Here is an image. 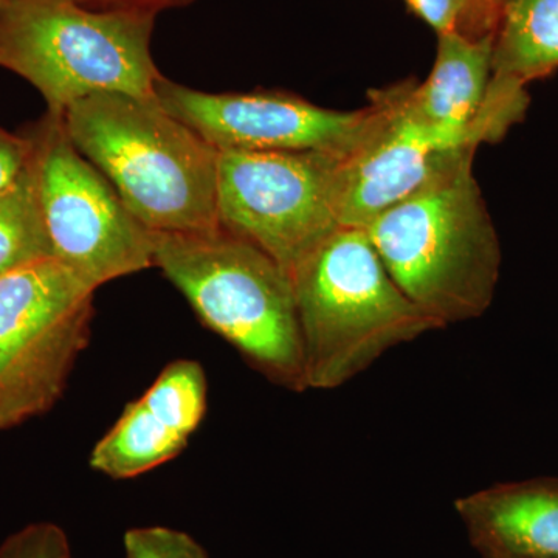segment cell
Wrapping results in <instances>:
<instances>
[{
  "mask_svg": "<svg viewBox=\"0 0 558 558\" xmlns=\"http://www.w3.org/2000/svg\"><path fill=\"white\" fill-rule=\"evenodd\" d=\"M95 10H137L159 13L161 10L186 5L191 0H76Z\"/></svg>",
  "mask_w": 558,
  "mask_h": 558,
  "instance_id": "obj_21",
  "label": "cell"
},
{
  "mask_svg": "<svg viewBox=\"0 0 558 558\" xmlns=\"http://www.w3.org/2000/svg\"><path fill=\"white\" fill-rule=\"evenodd\" d=\"M94 293L54 258L0 277V432L61 399L89 343Z\"/></svg>",
  "mask_w": 558,
  "mask_h": 558,
  "instance_id": "obj_6",
  "label": "cell"
},
{
  "mask_svg": "<svg viewBox=\"0 0 558 558\" xmlns=\"http://www.w3.org/2000/svg\"><path fill=\"white\" fill-rule=\"evenodd\" d=\"M422 21L427 22L438 35L457 32L459 21L458 0H405Z\"/></svg>",
  "mask_w": 558,
  "mask_h": 558,
  "instance_id": "obj_20",
  "label": "cell"
},
{
  "mask_svg": "<svg viewBox=\"0 0 558 558\" xmlns=\"http://www.w3.org/2000/svg\"><path fill=\"white\" fill-rule=\"evenodd\" d=\"M558 68V0H501L490 86L521 90Z\"/></svg>",
  "mask_w": 558,
  "mask_h": 558,
  "instance_id": "obj_14",
  "label": "cell"
},
{
  "mask_svg": "<svg viewBox=\"0 0 558 558\" xmlns=\"http://www.w3.org/2000/svg\"><path fill=\"white\" fill-rule=\"evenodd\" d=\"M154 267L253 368L281 387L306 389L292 279L277 260L218 229L154 233Z\"/></svg>",
  "mask_w": 558,
  "mask_h": 558,
  "instance_id": "obj_4",
  "label": "cell"
},
{
  "mask_svg": "<svg viewBox=\"0 0 558 558\" xmlns=\"http://www.w3.org/2000/svg\"><path fill=\"white\" fill-rule=\"evenodd\" d=\"M454 510L483 558H558V480L498 484Z\"/></svg>",
  "mask_w": 558,
  "mask_h": 558,
  "instance_id": "obj_13",
  "label": "cell"
},
{
  "mask_svg": "<svg viewBox=\"0 0 558 558\" xmlns=\"http://www.w3.org/2000/svg\"><path fill=\"white\" fill-rule=\"evenodd\" d=\"M341 156L325 150H219L220 229L252 242L290 277L341 227Z\"/></svg>",
  "mask_w": 558,
  "mask_h": 558,
  "instance_id": "obj_8",
  "label": "cell"
},
{
  "mask_svg": "<svg viewBox=\"0 0 558 558\" xmlns=\"http://www.w3.org/2000/svg\"><path fill=\"white\" fill-rule=\"evenodd\" d=\"M3 2H5V0H0V5H2Z\"/></svg>",
  "mask_w": 558,
  "mask_h": 558,
  "instance_id": "obj_22",
  "label": "cell"
},
{
  "mask_svg": "<svg viewBox=\"0 0 558 558\" xmlns=\"http://www.w3.org/2000/svg\"><path fill=\"white\" fill-rule=\"evenodd\" d=\"M473 156L365 227L396 284L440 328L483 315L497 289L501 250Z\"/></svg>",
  "mask_w": 558,
  "mask_h": 558,
  "instance_id": "obj_2",
  "label": "cell"
},
{
  "mask_svg": "<svg viewBox=\"0 0 558 558\" xmlns=\"http://www.w3.org/2000/svg\"><path fill=\"white\" fill-rule=\"evenodd\" d=\"M156 13L95 10L76 0H5L0 68L31 83L62 117L98 94L157 97L163 76L150 54Z\"/></svg>",
  "mask_w": 558,
  "mask_h": 558,
  "instance_id": "obj_5",
  "label": "cell"
},
{
  "mask_svg": "<svg viewBox=\"0 0 558 558\" xmlns=\"http://www.w3.org/2000/svg\"><path fill=\"white\" fill-rule=\"evenodd\" d=\"M494 35L469 38L438 35V53L428 78L409 83L411 116L450 149L476 150L486 142L480 120L492 81Z\"/></svg>",
  "mask_w": 558,
  "mask_h": 558,
  "instance_id": "obj_12",
  "label": "cell"
},
{
  "mask_svg": "<svg viewBox=\"0 0 558 558\" xmlns=\"http://www.w3.org/2000/svg\"><path fill=\"white\" fill-rule=\"evenodd\" d=\"M0 558H72V549L64 529L39 521L3 539Z\"/></svg>",
  "mask_w": 558,
  "mask_h": 558,
  "instance_id": "obj_17",
  "label": "cell"
},
{
  "mask_svg": "<svg viewBox=\"0 0 558 558\" xmlns=\"http://www.w3.org/2000/svg\"><path fill=\"white\" fill-rule=\"evenodd\" d=\"M208 384L196 360L171 362L90 453V468L112 480H132L178 457L207 411Z\"/></svg>",
  "mask_w": 558,
  "mask_h": 558,
  "instance_id": "obj_11",
  "label": "cell"
},
{
  "mask_svg": "<svg viewBox=\"0 0 558 558\" xmlns=\"http://www.w3.org/2000/svg\"><path fill=\"white\" fill-rule=\"evenodd\" d=\"M28 135L33 182L51 258L95 290L154 267L153 231L73 146L62 117L47 113Z\"/></svg>",
  "mask_w": 558,
  "mask_h": 558,
  "instance_id": "obj_7",
  "label": "cell"
},
{
  "mask_svg": "<svg viewBox=\"0 0 558 558\" xmlns=\"http://www.w3.org/2000/svg\"><path fill=\"white\" fill-rule=\"evenodd\" d=\"M409 83L374 92V119L354 148L340 157L337 213L341 227L365 229L472 149H450L407 106Z\"/></svg>",
  "mask_w": 558,
  "mask_h": 558,
  "instance_id": "obj_10",
  "label": "cell"
},
{
  "mask_svg": "<svg viewBox=\"0 0 558 558\" xmlns=\"http://www.w3.org/2000/svg\"><path fill=\"white\" fill-rule=\"evenodd\" d=\"M70 142L153 233L220 229L218 157L157 97L98 94L62 116Z\"/></svg>",
  "mask_w": 558,
  "mask_h": 558,
  "instance_id": "obj_1",
  "label": "cell"
},
{
  "mask_svg": "<svg viewBox=\"0 0 558 558\" xmlns=\"http://www.w3.org/2000/svg\"><path fill=\"white\" fill-rule=\"evenodd\" d=\"M31 135H16L0 128V194L16 186L31 171Z\"/></svg>",
  "mask_w": 558,
  "mask_h": 558,
  "instance_id": "obj_18",
  "label": "cell"
},
{
  "mask_svg": "<svg viewBox=\"0 0 558 558\" xmlns=\"http://www.w3.org/2000/svg\"><path fill=\"white\" fill-rule=\"evenodd\" d=\"M306 389H336L389 349L440 329L396 284L359 227H339L290 274Z\"/></svg>",
  "mask_w": 558,
  "mask_h": 558,
  "instance_id": "obj_3",
  "label": "cell"
},
{
  "mask_svg": "<svg viewBox=\"0 0 558 558\" xmlns=\"http://www.w3.org/2000/svg\"><path fill=\"white\" fill-rule=\"evenodd\" d=\"M44 258L51 252L31 165L16 186L0 194V277Z\"/></svg>",
  "mask_w": 558,
  "mask_h": 558,
  "instance_id": "obj_15",
  "label": "cell"
},
{
  "mask_svg": "<svg viewBox=\"0 0 558 558\" xmlns=\"http://www.w3.org/2000/svg\"><path fill=\"white\" fill-rule=\"evenodd\" d=\"M124 558H209L207 550L189 532L168 526L128 529Z\"/></svg>",
  "mask_w": 558,
  "mask_h": 558,
  "instance_id": "obj_16",
  "label": "cell"
},
{
  "mask_svg": "<svg viewBox=\"0 0 558 558\" xmlns=\"http://www.w3.org/2000/svg\"><path fill=\"white\" fill-rule=\"evenodd\" d=\"M157 100L218 150H325L347 154L368 131L374 106L319 108L278 92L208 94L161 78Z\"/></svg>",
  "mask_w": 558,
  "mask_h": 558,
  "instance_id": "obj_9",
  "label": "cell"
},
{
  "mask_svg": "<svg viewBox=\"0 0 558 558\" xmlns=\"http://www.w3.org/2000/svg\"><path fill=\"white\" fill-rule=\"evenodd\" d=\"M459 21L457 32L469 38L494 35L490 25L497 24L501 0H458Z\"/></svg>",
  "mask_w": 558,
  "mask_h": 558,
  "instance_id": "obj_19",
  "label": "cell"
}]
</instances>
